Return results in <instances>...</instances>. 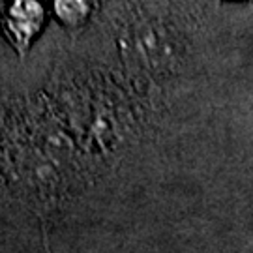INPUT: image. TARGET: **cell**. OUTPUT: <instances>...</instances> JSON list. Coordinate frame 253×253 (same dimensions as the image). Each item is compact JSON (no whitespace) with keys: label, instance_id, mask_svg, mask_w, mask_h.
<instances>
[{"label":"cell","instance_id":"1","mask_svg":"<svg viewBox=\"0 0 253 253\" xmlns=\"http://www.w3.org/2000/svg\"><path fill=\"white\" fill-rule=\"evenodd\" d=\"M45 21L47 9L40 0H8L0 13L2 34L21 56L42 34Z\"/></svg>","mask_w":253,"mask_h":253},{"label":"cell","instance_id":"2","mask_svg":"<svg viewBox=\"0 0 253 253\" xmlns=\"http://www.w3.org/2000/svg\"><path fill=\"white\" fill-rule=\"evenodd\" d=\"M98 4L100 0H51L54 17L70 28L86 25L94 17Z\"/></svg>","mask_w":253,"mask_h":253},{"label":"cell","instance_id":"3","mask_svg":"<svg viewBox=\"0 0 253 253\" xmlns=\"http://www.w3.org/2000/svg\"><path fill=\"white\" fill-rule=\"evenodd\" d=\"M233 2H248V0H233Z\"/></svg>","mask_w":253,"mask_h":253}]
</instances>
